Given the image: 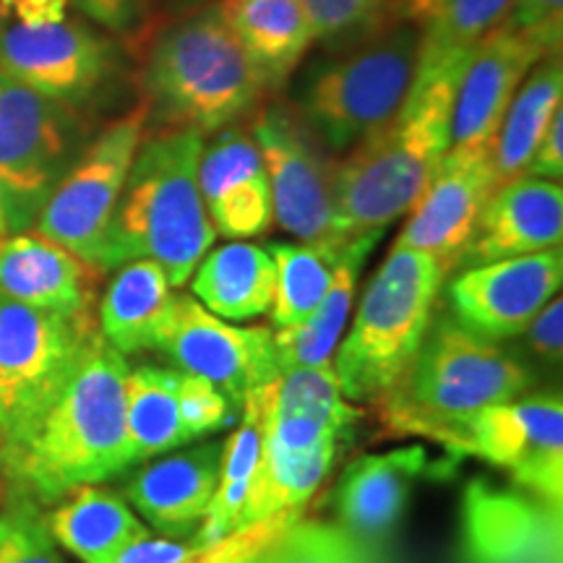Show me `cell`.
Here are the masks:
<instances>
[{
  "instance_id": "6da1fadb",
  "label": "cell",
  "mask_w": 563,
  "mask_h": 563,
  "mask_svg": "<svg viewBox=\"0 0 563 563\" xmlns=\"http://www.w3.org/2000/svg\"><path fill=\"white\" fill-rule=\"evenodd\" d=\"M129 361L97 329L84 344L66 386L16 454L0 462L13 490L55 504L81 485L133 467L125 431Z\"/></svg>"
},
{
  "instance_id": "7a4b0ae2",
  "label": "cell",
  "mask_w": 563,
  "mask_h": 563,
  "mask_svg": "<svg viewBox=\"0 0 563 563\" xmlns=\"http://www.w3.org/2000/svg\"><path fill=\"white\" fill-rule=\"evenodd\" d=\"M454 74L412 76L402 108L340 154L334 170L336 232L344 243L384 232L431 186L452 144Z\"/></svg>"
},
{
  "instance_id": "3957f363",
  "label": "cell",
  "mask_w": 563,
  "mask_h": 563,
  "mask_svg": "<svg viewBox=\"0 0 563 563\" xmlns=\"http://www.w3.org/2000/svg\"><path fill=\"white\" fill-rule=\"evenodd\" d=\"M139 87L146 131H194L203 139L251 118L266 97L217 3L146 34Z\"/></svg>"
},
{
  "instance_id": "277c9868",
  "label": "cell",
  "mask_w": 563,
  "mask_h": 563,
  "mask_svg": "<svg viewBox=\"0 0 563 563\" xmlns=\"http://www.w3.org/2000/svg\"><path fill=\"white\" fill-rule=\"evenodd\" d=\"M201 150L203 136L194 131H146L112 217L104 274L150 258L173 290L188 285L217 241L199 191Z\"/></svg>"
},
{
  "instance_id": "5b68a950",
  "label": "cell",
  "mask_w": 563,
  "mask_h": 563,
  "mask_svg": "<svg viewBox=\"0 0 563 563\" xmlns=\"http://www.w3.org/2000/svg\"><path fill=\"white\" fill-rule=\"evenodd\" d=\"M532 386L534 373L519 357L439 308L405 378L378 407L391 433L422 435L454 449L475 412L522 397Z\"/></svg>"
},
{
  "instance_id": "8992f818",
  "label": "cell",
  "mask_w": 563,
  "mask_h": 563,
  "mask_svg": "<svg viewBox=\"0 0 563 563\" xmlns=\"http://www.w3.org/2000/svg\"><path fill=\"white\" fill-rule=\"evenodd\" d=\"M449 277L452 269L439 258L391 245L332 357L344 399L378 405L397 389L439 313Z\"/></svg>"
},
{
  "instance_id": "52a82bcc",
  "label": "cell",
  "mask_w": 563,
  "mask_h": 563,
  "mask_svg": "<svg viewBox=\"0 0 563 563\" xmlns=\"http://www.w3.org/2000/svg\"><path fill=\"white\" fill-rule=\"evenodd\" d=\"M418 63V32L394 19L368 40L308 66L292 110L336 157L402 108Z\"/></svg>"
},
{
  "instance_id": "ba28073f",
  "label": "cell",
  "mask_w": 563,
  "mask_h": 563,
  "mask_svg": "<svg viewBox=\"0 0 563 563\" xmlns=\"http://www.w3.org/2000/svg\"><path fill=\"white\" fill-rule=\"evenodd\" d=\"M95 332V316L40 311L0 295V462L34 433Z\"/></svg>"
},
{
  "instance_id": "9c48e42d",
  "label": "cell",
  "mask_w": 563,
  "mask_h": 563,
  "mask_svg": "<svg viewBox=\"0 0 563 563\" xmlns=\"http://www.w3.org/2000/svg\"><path fill=\"white\" fill-rule=\"evenodd\" d=\"M89 141L81 110L0 70V194L9 232L37 222L47 196Z\"/></svg>"
},
{
  "instance_id": "30bf717a",
  "label": "cell",
  "mask_w": 563,
  "mask_h": 563,
  "mask_svg": "<svg viewBox=\"0 0 563 563\" xmlns=\"http://www.w3.org/2000/svg\"><path fill=\"white\" fill-rule=\"evenodd\" d=\"M269 175L274 224L336 264L344 243L336 232V154L300 121L290 102L262 104L249 125Z\"/></svg>"
},
{
  "instance_id": "8fae6325",
  "label": "cell",
  "mask_w": 563,
  "mask_h": 563,
  "mask_svg": "<svg viewBox=\"0 0 563 563\" xmlns=\"http://www.w3.org/2000/svg\"><path fill=\"white\" fill-rule=\"evenodd\" d=\"M144 136L146 108L139 102L91 136L55 191L47 196L34 230L104 274V245L112 217Z\"/></svg>"
},
{
  "instance_id": "7c38bea8",
  "label": "cell",
  "mask_w": 563,
  "mask_h": 563,
  "mask_svg": "<svg viewBox=\"0 0 563 563\" xmlns=\"http://www.w3.org/2000/svg\"><path fill=\"white\" fill-rule=\"evenodd\" d=\"M0 70L26 87L81 110L121 79V51L79 19L24 21L0 16Z\"/></svg>"
},
{
  "instance_id": "4fadbf2b",
  "label": "cell",
  "mask_w": 563,
  "mask_h": 563,
  "mask_svg": "<svg viewBox=\"0 0 563 563\" xmlns=\"http://www.w3.org/2000/svg\"><path fill=\"white\" fill-rule=\"evenodd\" d=\"M509 473L517 488L563 506V402L561 394H522L483 407L467 420L454 443Z\"/></svg>"
},
{
  "instance_id": "5bb4252c",
  "label": "cell",
  "mask_w": 563,
  "mask_h": 563,
  "mask_svg": "<svg viewBox=\"0 0 563 563\" xmlns=\"http://www.w3.org/2000/svg\"><path fill=\"white\" fill-rule=\"evenodd\" d=\"M272 332L269 327H241L220 319L191 292H175L157 350L180 371L220 386L241 410L251 391L279 376Z\"/></svg>"
},
{
  "instance_id": "9a60e30c",
  "label": "cell",
  "mask_w": 563,
  "mask_h": 563,
  "mask_svg": "<svg viewBox=\"0 0 563 563\" xmlns=\"http://www.w3.org/2000/svg\"><path fill=\"white\" fill-rule=\"evenodd\" d=\"M446 298L454 321L490 342L517 340L563 282L561 249L452 272Z\"/></svg>"
},
{
  "instance_id": "2e32d148",
  "label": "cell",
  "mask_w": 563,
  "mask_h": 563,
  "mask_svg": "<svg viewBox=\"0 0 563 563\" xmlns=\"http://www.w3.org/2000/svg\"><path fill=\"white\" fill-rule=\"evenodd\" d=\"M462 563H563V506L475 477L462 498Z\"/></svg>"
},
{
  "instance_id": "e0dca14e",
  "label": "cell",
  "mask_w": 563,
  "mask_h": 563,
  "mask_svg": "<svg viewBox=\"0 0 563 563\" xmlns=\"http://www.w3.org/2000/svg\"><path fill=\"white\" fill-rule=\"evenodd\" d=\"M543 58L545 53L506 21L477 45L456 84L449 154H490L504 112L527 74Z\"/></svg>"
},
{
  "instance_id": "ac0fdd59",
  "label": "cell",
  "mask_w": 563,
  "mask_h": 563,
  "mask_svg": "<svg viewBox=\"0 0 563 563\" xmlns=\"http://www.w3.org/2000/svg\"><path fill=\"white\" fill-rule=\"evenodd\" d=\"M199 191L217 235L249 241L274 228L269 175L249 129L230 125L203 144Z\"/></svg>"
},
{
  "instance_id": "d6986e66",
  "label": "cell",
  "mask_w": 563,
  "mask_h": 563,
  "mask_svg": "<svg viewBox=\"0 0 563 563\" xmlns=\"http://www.w3.org/2000/svg\"><path fill=\"white\" fill-rule=\"evenodd\" d=\"M496 191L490 154H449L443 157L431 186L407 211L394 249H410L439 258L454 272L456 258L473 235L477 217Z\"/></svg>"
},
{
  "instance_id": "ffe728a7",
  "label": "cell",
  "mask_w": 563,
  "mask_h": 563,
  "mask_svg": "<svg viewBox=\"0 0 563 563\" xmlns=\"http://www.w3.org/2000/svg\"><path fill=\"white\" fill-rule=\"evenodd\" d=\"M563 191L561 183L519 175L488 196L473 235L456 258V269H470L501 258L561 249Z\"/></svg>"
},
{
  "instance_id": "44dd1931",
  "label": "cell",
  "mask_w": 563,
  "mask_h": 563,
  "mask_svg": "<svg viewBox=\"0 0 563 563\" xmlns=\"http://www.w3.org/2000/svg\"><path fill=\"white\" fill-rule=\"evenodd\" d=\"M102 272L37 230L0 241V295L63 316H91Z\"/></svg>"
},
{
  "instance_id": "7402d4cb",
  "label": "cell",
  "mask_w": 563,
  "mask_h": 563,
  "mask_svg": "<svg viewBox=\"0 0 563 563\" xmlns=\"http://www.w3.org/2000/svg\"><path fill=\"white\" fill-rule=\"evenodd\" d=\"M220 441H207L141 467L125 485V501L159 532L191 534L207 517L222 467Z\"/></svg>"
},
{
  "instance_id": "603a6c76",
  "label": "cell",
  "mask_w": 563,
  "mask_h": 563,
  "mask_svg": "<svg viewBox=\"0 0 563 563\" xmlns=\"http://www.w3.org/2000/svg\"><path fill=\"white\" fill-rule=\"evenodd\" d=\"M426 446H399L365 454L344 470L336 488V517L344 530L382 543L405 514L407 498L426 473Z\"/></svg>"
},
{
  "instance_id": "cb8c5ba5",
  "label": "cell",
  "mask_w": 563,
  "mask_h": 563,
  "mask_svg": "<svg viewBox=\"0 0 563 563\" xmlns=\"http://www.w3.org/2000/svg\"><path fill=\"white\" fill-rule=\"evenodd\" d=\"M217 11L266 95L285 87L313 45L300 0H217Z\"/></svg>"
},
{
  "instance_id": "d4e9b609",
  "label": "cell",
  "mask_w": 563,
  "mask_h": 563,
  "mask_svg": "<svg viewBox=\"0 0 563 563\" xmlns=\"http://www.w3.org/2000/svg\"><path fill=\"white\" fill-rule=\"evenodd\" d=\"M394 16L418 32L415 76L464 70L470 55L504 24L511 0H397Z\"/></svg>"
},
{
  "instance_id": "484cf974",
  "label": "cell",
  "mask_w": 563,
  "mask_h": 563,
  "mask_svg": "<svg viewBox=\"0 0 563 563\" xmlns=\"http://www.w3.org/2000/svg\"><path fill=\"white\" fill-rule=\"evenodd\" d=\"M384 232H368V235L355 238L344 245L342 256L334 264V277L329 290L323 292L319 306L306 321L295 323L287 329H274V357L277 368H319V365H332V357L340 344L344 329H347L350 316L355 311L357 282H361L363 266L368 262L371 251L382 241Z\"/></svg>"
},
{
  "instance_id": "4316f807",
  "label": "cell",
  "mask_w": 563,
  "mask_h": 563,
  "mask_svg": "<svg viewBox=\"0 0 563 563\" xmlns=\"http://www.w3.org/2000/svg\"><path fill=\"white\" fill-rule=\"evenodd\" d=\"M188 285L207 311L241 323L269 313L277 269L269 249L232 241L211 249L196 266Z\"/></svg>"
},
{
  "instance_id": "83f0119b",
  "label": "cell",
  "mask_w": 563,
  "mask_h": 563,
  "mask_svg": "<svg viewBox=\"0 0 563 563\" xmlns=\"http://www.w3.org/2000/svg\"><path fill=\"white\" fill-rule=\"evenodd\" d=\"M173 295V285L157 262L136 258L118 266L100 300L97 329L125 357L157 350Z\"/></svg>"
},
{
  "instance_id": "f1b7e54d",
  "label": "cell",
  "mask_w": 563,
  "mask_h": 563,
  "mask_svg": "<svg viewBox=\"0 0 563 563\" xmlns=\"http://www.w3.org/2000/svg\"><path fill=\"white\" fill-rule=\"evenodd\" d=\"M45 514L53 540L84 563H102L150 527L131 511L125 498L97 485H81Z\"/></svg>"
},
{
  "instance_id": "f546056e",
  "label": "cell",
  "mask_w": 563,
  "mask_h": 563,
  "mask_svg": "<svg viewBox=\"0 0 563 563\" xmlns=\"http://www.w3.org/2000/svg\"><path fill=\"white\" fill-rule=\"evenodd\" d=\"M563 108V66L561 55L543 58L517 89L490 146L493 183L504 186L525 175L534 146L540 144L553 115Z\"/></svg>"
},
{
  "instance_id": "4dcf8cb0",
  "label": "cell",
  "mask_w": 563,
  "mask_h": 563,
  "mask_svg": "<svg viewBox=\"0 0 563 563\" xmlns=\"http://www.w3.org/2000/svg\"><path fill=\"white\" fill-rule=\"evenodd\" d=\"M336 454L340 443H323L311 452H282L264 439L262 460L235 522V532L269 522L282 514L306 509L336 462Z\"/></svg>"
},
{
  "instance_id": "1f68e13d",
  "label": "cell",
  "mask_w": 563,
  "mask_h": 563,
  "mask_svg": "<svg viewBox=\"0 0 563 563\" xmlns=\"http://www.w3.org/2000/svg\"><path fill=\"white\" fill-rule=\"evenodd\" d=\"M180 371L144 363L125 376V431L133 464L150 462L191 441L178 407Z\"/></svg>"
},
{
  "instance_id": "d6a6232c",
  "label": "cell",
  "mask_w": 563,
  "mask_h": 563,
  "mask_svg": "<svg viewBox=\"0 0 563 563\" xmlns=\"http://www.w3.org/2000/svg\"><path fill=\"white\" fill-rule=\"evenodd\" d=\"M241 426L224 441L222 467L217 490L211 496L207 517L201 519L191 543L196 548H207L220 543L222 538L235 532V522L249 496V488L256 475L258 460L264 446V386L251 391L241 405Z\"/></svg>"
},
{
  "instance_id": "836d02e7",
  "label": "cell",
  "mask_w": 563,
  "mask_h": 563,
  "mask_svg": "<svg viewBox=\"0 0 563 563\" xmlns=\"http://www.w3.org/2000/svg\"><path fill=\"white\" fill-rule=\"evenodd\" d=\"M277 269L274 300L269 308L272 329H287L306 321L319 306L334 277V262L308 243L266 245Z\"/></svg>"
},
{
  "instance_id": "e575fe53",
  "label": "cell",
  "mask_w": 563,
  "mask_h": 563,
  "mask_svg": "<svg viewBox=\"0 0 563 563\" xmlns=\"http://www.w3.org/2000/svg\"><path fill=\"white\" fill-rule=\"evenodd\" d=\"M264 563H389L382 543L363 540L340 522L298 517L264 548Z\"/></svg>"
},
{
  "instance_id": "d590c367",
  "label": "cell",
  "mask_w": 563,
  "mask_h": 563,
  "mask_svg": "<svg viewBox=\"0 0 563 563\" xmlns=\"http://www.w3.org/2000/svg\"><path fill=\"white\" fill-rule=\"evenodd\" d=\"M313 42L329 53L347 51L389 24L391 0H300Z\"/></svg>"
},
{
  "instance_id": "8d00e7d4",
  "label": "cell",
  "mask_w": 563,
  "mask_h": 563,
  "mask_svg": "<svg viewBox=\"0 0 563 563\" xmlns=\"http://www.w3.org/2000/svg\"><path fill=\"white\" fill-rule=\"evenodd\" d=\"M0 563H66L47 530L45 511L26 493L13 490L0 511Z\"/></svg>"
},
{
  "instance_id": "74e56055",
  "label": "cell",
  "mask_w": 563,
  "mask_h": 563,
  "mask_svg": "<svg viewBox=\"0 0 563 563\" xmlns=\"http://www.w3.org/2000/svg\"><path fill=\"white\" fill-rule=\"evenodd\" d=\"M178 407L183 426H186L191 441L199 439V435L220 431V428L235 420V402H232L228 394L217 384L207 382V378L194 376V373L186 371H180Z\"/></svg>"
},
{
  "instance_id": "f35d334b",
  "label": "cell",
  "mask_w": 563,
  "mask_h": 563,
  "mask_svg": "<svg viewBox=\"0 0 563 563\" xmlns=\"http://www.w3.org/2000/svg\"><path fill=\"white\" fill-rule=\"evenodd\" d=\"M506 24L545 53L561 55L563 47V0H511Z\"/></svg>"
},
{
  "instance_id": "ab89813d",
  "label": "cell",
  "mask_w": 563,
  "mask_h": 563,
  "mask_svg": "<svg viewBox=\"0 0 563 563\" xmlns=\"http://www.w3.org/2000/svg\"><path fill=\"white\" fill-rule=\"evenodd\" d=\"M525 347L545 365H561L563 355V300L555 295L540 308L538 316L527 323L522 334Z\"/></svg>"
},
{
  "instance_id": "60d3db41",
  "label": "cell",
  "mask_w": 563,
  "mask_h": 563,
  "mask_svg": "<svg viewBox=\"0 0 563 563\" xmlns=\"http://www.w3.org/2000/svg\"><path fill=\"white\" fill-rule=\"evenodd\" d=\"M201 548L173 538H152L150 530L131 538L102 563H188Z\"/></svg>"
},
{
  "instance_id": "b9f144b4",
  "label": "cell",
  "mask_w": 563,
  "mask_h": 563,
  "mask_svg": "<svg viewBox=\"0 0 563 563\" xmlns=\"http://www.w3.org/2000/svg\"><path fill=\"white\" fill-rule=\"evenodd\" d=\"M525 175L540 180H555L563 178V108L555 112L551 125H548L540 144L534 146L530 162H527Z\"/></svg>"
},
{
  "instance_id": "7bdbcfd3",
  "label": "cell",
  "mask_w": 563,
  "mask_h": 563,
  "mask_svg": "<svg viewBox=\"0 0 563 563\" xmlns=\"http://www.w3.org/2000/svg\"><path fill=\"white\" fill-rule=\"evenodd\" d=\"M70 3L112 32H136V26H141L136 0H70Z\"/></svg>"
},
{
  "instance_id": "ee69618b",
  "label": "cell",
  "mask_w": 563,
  "mask_h": 563,
  "mask_svg": "<svg viewBox=\"0 0 563 563\" xmlns=\"http://www.w3.org/2000/svg\"><path fill=\"white\" fill-rule=\"evenodd\" d=\"M70 0H0V16H9L24 24H42L68 16Z\"/></svg>"
},
{
  "instance_id": "f6af8a7d",
  "label": "cell",
  "mask_w": 563,
  "mask_h": 563,
  "mask_svg": "<svg viewBox=\"0 0 563 563\" xmlns=\"http://www.w3.org/2000/svg\"><path fill=\"white\" fill-rule=\"evenodd\" d=\"M141 26H146V34L157 30L165 21H173L183 16V13L199 9L207 0H136Z\"/></svg>"
},
{
  "instance_id": "bcb514c9",
  "label": "cell",
  "mask_w": 563,
  "mask_h": 563,
  "mask_svg": "<svg viewBox=\"0 0 563 563\" xmlns=\"http://www.w3.org/2000/svg\"><path fill=\"white\" fill-rule=\"evenodd\" d=\"M9 235V217H5V203H3V194H0V241Z\"/></svg>"
}]
</instances>
